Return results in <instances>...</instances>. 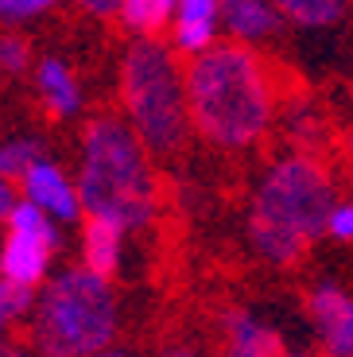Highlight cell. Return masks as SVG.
I'll list each match as a JSON object with an SVG mask.
<instances>
[{
  "mask_svg": "<svg viewBox=\"0 0 353 357\" xmlns=\"http://www.w3.org/2000/svg\"><path fill=\"white\" fill-rule=\"evenodd\" d=\"M190 121L202 140L218 148H248L268 132L276 93L268 63L241 43H213L190 54L186 66Z\"/></svg>",
  "mask_w": 353,
  "mask_h": 357,
  "instance_id": "1",
  "label": "cell"
},
{
  "mask_svg": "<svg viewBox=\"0 0 353 357\" xmlns=\"http://www.w3.org/2000/svg\"><path fill=\"white\" fill-rule=\"evenodd\" d=\"M334 178L315 155H283L264 171L248 214V241L268 264H295L326 233Z\"/></svg>",
  "mask_w": 353,
  "mask_h": 357,
  "instance_id": "2",
  "label": "cell"
},
{
  "mask_svg": "<svg viewBox=\"0 0 353 357\" xmlns=\"http://www.w3.org/2000/svg\"><path fill=\"white\" fill-rule=\"evenodd\" d=\"M148 144L117 113L93 116L82 132L78 190L86 214L109 218L124 229H148L159 206V178Z\"/></svg>",
  "mask_w": 353,
  "mask_h": 357,
  "instance_id": "3",
  "label": "cell"
},
{
  "mask_svg": "<svg viewBox=\"0 0 353 357\" xmlns=\"http://www.w3.org/2000/svg\"><path fill=\"white\" fill-rule=\"evenodd\" d=\"M121 311L109 276L66 268L47 280L31 311V346L43 357H93L113 346Z\"/></svg>",
  "mask_w": 353,
  "mask_h": 357,
  "instance_id": "4",
  "label": "cell"
},
{
  "mask_svg": "<svg viewBox=\"0 0 353 357\" xmlns=\"http://www.w3.org/2000/svg\"><path fill=\"white\" fill-rule=\"evenodd\" d=\"M121 101L151 155L175 160L186 148L190 128H195V121H190V93H186V70L159 39L148 36L124 51Z\"/></svg>",
  "mask_w": 353,
  "mask_h": 357,
  "instance_id": "5",
  "label": "cell"
},
{
  "mask_svg": "<svg viewBox=\"0 0 353 357\" xmlns=\"http://www.w3.org/2000/svg\"><path fill=\"white\" fill-rule=\"evenodd\" d=\"M310 322L318 331V342L330 357L353 354V295L334 284H318L307 299Z\"/></svg>",
  "mask_w": 353,
  "mask_h": 357,
  "instance_id": "6",
  "label": "cell"
},
{
  "mask_svg": "<svg viewBox=\"0 0 353 357\" xmlns=\"http://www.w3.org/2000/svg\"><path fill=\"white\" fill-rule=\"evenodd\" d=\"M20 183H24V198L43 206L54 222H74V218L82 214V190H78V183L66 178V171H62L59 163L36 160L24 171Z\"/></svg>",
  "mask_w": 353,
  "mask_h": 357,
  "instance_id": "7",
  "label": "cell"
},
{
  "mask_svg": "<svg viewBox=\"0 0 353 357\" xmlns=\"http://www.w3.org/2000/svg\"><path fill=\"white\" fill-rule=\"evenodd\" d=\"M54 249H59V241H51V237L8 229L4 249H0V276L12 280V284H24V287L47 284V268H51Z\"/></svg>",
  "mask_w": 353,
  "mask_h": 357,
  "instance_id": "8",
  "label": "cell"
},
{
  "mask_svg": "<svg viewBox=\"0 0 353 357\" xmlns=\"http://www.w3.org/2000/svg\"><path fill=\"white\" fill-rule=\"evenodd\" d=\"M218 357H280V338L272 326L248 311L221 314V354Z\"/></svg>",
  "mask_w": 353,
  "mask_h": 357,
  "instance_id": "9",
  "label": "cell"
},
{
  "mask_svg": "<svg viewBox=\"0 0 353 357\" xmlns=\"http://www.w3.org/2000/svg\"><path fill=\"white\" fill-rule=\"evenodd\" d=\"M124 225L109 222V218L89 214L86 218V229H82V264L93 268L98 276H117L121 268V252H124Z\"/></svg>",
  "mask_w": 353,
  "mask_h": 357,
  "instance_id": "10",
  "label": "cell"
},
{
  "mask_svg": "<svg viewBox=\"0 0 353 357\" xmlns=\"http://www.w3.org/2000/svg\"><path fill=\"white\" fill-rule=\"evenodd\" d=\"M221 20V0H179V24H175V43L179 51L198 54L213 47Z\"/></svg>",
  "mask_w": 353,
  "mask_h": 357,
  "instance_id": "11",
  "label": "cell"
},
{
  "mask_svg": "<svg viewBox=\"0 0 353 357\" xmlns=\"http://www.w3.org/2000/svg\"><path fill=\"white\" fill-rule=\"evenodd\" d=\"M280 16L283 12L276 8L272 0H221L225 27L233 31V39H245V43L272 36L276 27H280Z\"/></svg>",
  "mask_w": 353,
  "mask_h": 357,
  "instance_id": "12",
  "label": "cell"
},
{
  "mask_svg": "<svg viewBox=\"0 0 353 357\" xmlns=\"http://www.w3.org/2000/svg\"><path fill=\"white\" fill-rule=\"evenodd\" d=\"M36 86H39V98H43L47 113L54 116H74L82 109V89L74 70L62 59H43L36 74Z\"/></svg>",
  "mask_w": 353,
  "mask_h": 357,
  "instance_id": "13",
  "label": "cell"
},
{
  "mask_svg": "<svg viewBox=\"0 0 353 357\" xmlns=\"http://www.w3.org/2000/svg\"><path fill=\"white\" fill-rule=\"evenodd\" d=\"M179 12V0H121V20L128 31H140V36H159L163 27L171 24V16Z\"/></svg>",
  "mask_w": 353,
  "mask_h": 357,
  "instance_id": "14",
  "label": "cell"
},
{
  "mask_svg": "<svg viewBox=\"0 0 353 357\" xmlns=\"http://www.w3.org/2000/svg\"><path fill=\"white\" fill-rule=\"evenodd\" d=\"M272 4L303 27H330L345 12V0H272Z\"/></svg>",
  "mask_w": 353,
  "mask_h": 357,
  "instance_id": "15",
  "label": "cell"
},
{
  "mask_svg": "<svg viewBox=\"0 0 353 357\" xmlns=\"http://www.w3.org/2000/svg\"><path fill=\"white\" fill-rule=\"evenodd\" d=\"M36 287H24V284H12V280H0V319L4 322H16L24 314L36 311Z\"/></svg>",
  "mask_w": 353,
  "mask_h": 357,
  "instance_id": "16",
  "label": "cell"
},
{
  "mask_svg": "<svg viewBox=\"0 0 353 357\" xmlns=\"http://www.w3.org/2000/svg\"><path fill=\"white\" fill-rule=\"evenodd\" d=\"M39 160L36 140H8L0 148V175L4 178H24V171Z\"/></svg>",
  "mask_w": 353,
  "mask_h": 357,
  "instance_id": "17",
  "label": "cell"
},
{
  "mask_svg": "<svg viewBox=\"0 0 353 357\" xmlns=\"http://www.w3.org/2000/svg\"><path fill=\"white\" fill-rule=\"evenodd\" d=\"M59 0H0V16L8 20V24H16V20H31L39 16V12L54 8Z\"/></svg>",
  "mask_w": 353,
  "mask_h": 357,
  "instance_id": "18",
  "label": "cell"
},
{
  "mask_svg": "<svg viewBox=\"0 0 353 357\" xmlns=\"http://www.w3.org/2000/svg\"><path fill=\"white\" fill-rule=\"evenodd\" d=\"M326 237H334V241H353V198L350 202H338L334 210H330Z\"/></svg>",
  "mask_w": 353,
  "mask_h": 357,
  "instance_id": "19",
  "label": "cell"
},
{
  "mask_svg": "<svg viewBox=\"0 0 353 357\" xmlns=\"http://www.w3.org/2000/svg\"><path fill=\"white\" fill-rule=\"evenodd\" d=\"M0 63H4L8 74H20L27 66V43H20L16 36H8L4 43H0Z\"/></svg>",
  "mask_w": 353,
  "mask_h": 357,
  "instance_id": "20",
  "label": "cell"
},
{
  "mask_svg": "<svg viewBox=\"0 0 353 357\" xmlns=\"http://www.w3.org/2000/svg\"><path fill=\"white\" fill-rule=\"evenodd\" d=\"M82 8L89 12V16H98V20H109L121 12V0H78Z\"/></svg>",
  "mask_w": 353,
  "mask_h": 357,
  "instance_id": "21",
  "label": "cell"
},
{
  "mask_svg": "<svg viewBox=\"0 0 353 357\" xmlns=\"http://www.w3.org/2000/svg\"><path fill=\"white\" fill-rule=\"evenodd\" d=\"M163 357H195V354H190V349H186V346H171V349H167V354H163Z\"/></svg>",
  "mask_w": 353,
  "mask_h": 357,
  "instance_id": "22",
  "label": "cell"
},
{
  "mask_svg": "<svg viewBox=\"0 0 353 357\" xmlns=\"http://www.w3.org/2000/svg\"><path fill=\"white\" fill-rule=\"evenodd\" d=\"M4 357H31V354H27V349H16V346H8V349H4Z\"/></svg>",
  "mask_w": 353,
  "mask_h": 357,
  "instance_id": "23",
  "label": "cell"
},
{
  "mask_svg": "<svg viewBox=\"0 0 353 357\" xmlns=\"http://www.w3.org/2000/svg\"><path fill=\"white\" fill-rule=\"evenodd\" d=\"M93 357H124V354H113V349H101V354H93Z\"/></svg>",
  "mask_w": 353,
  "mask_h": 357,
  "instance_id": "24",
  "label": "cell"
},
{
  "mask_svg": "<svg viewBox=\"0 0 353 357\" xmlns=\"http://www.w3.org/2000/svg\"><path fill=\"white\" fill-rule=\"evenodd\" d=\"M280 357H307V354H280Z\"/></svg>",
  "mask_w": 353,
  "mask_h": 357,
  "instance_id": "25",
  "label": "cell"
},
{
  "mask_svg": "<svg viewBox=\"0 0 353 357\" xmlns=\"http://www.w3.org/2000/svg\"><path fill=\"white\" fill-rule=\"evenodd\" d=\"M345 357H353V354H345Z\"/></svg>",
  "mask_w": 353,
  "mask_h": 357,
  "instance_id": "26",
  "label": "cell"
}]
</instances>
